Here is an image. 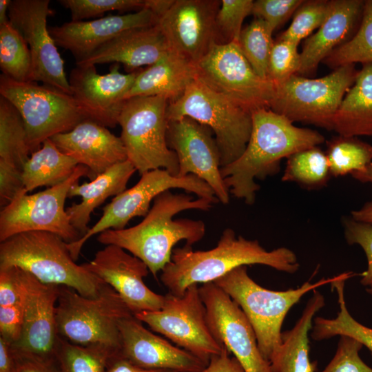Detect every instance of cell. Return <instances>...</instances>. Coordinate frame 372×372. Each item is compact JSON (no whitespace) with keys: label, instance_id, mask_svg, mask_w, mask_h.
<instances>
[{"label":"cell","instance_id":"d6a6232c","mask_svg":"<svg viewBox=\"0 0 372 372\" xmlns=\"http://www.w3.org/2000/svg\"><path fill=\"white\" fill-rule=\"evenodd\" d=\"M25 123L18 110L0 96V159L22 169L31 154Z\"/></svg>","mask_w":372,"mask_h":372},{"label":"cell","instance_id":"603a6c76","mask_svg":"<svg viewBox=\"0 0 372 372\" xmlns=\"http://www.w3.org/2000/svg\"><path fill=\"white\" fill-rule=\"evenodd\" d=\"M158 19L143 8L134 13L108 15L91 21H70L49 28L56 46L70 51L76 63L118 34L132 29L157 25Z\"/></svg>","mask_w":372,"mask_h":372},{"label":"cell","instance_id":"e0dca14e","mask_svg":"<svg viewBox=\"0 0 372 372\" xmlns=\"http://www.w3.org/2000/svg\"><path fill=\"white\" fill-rule=\"evenodd\" d=\"M49 0H12L8 9L10 23L19 32L30 50L32 80L72 95L64 61L47 28L53 13Z\"/></svg>","mask_w":372,"mask_h":372},{"label":"cell","instance_id":"6da1fadb","mask_svg":"<svg viewBox=\"0 0 372 372\" xmlns=\"http://www.w3.org/2000/svg\"><path fill=\"white\" fill-rule=\"evenodd\" d=\"M214 203L205 198L167 190L153 200L143 220L135 226L123 229H107L97 236L105 245L118 246L143 261L156 278L157 273L171 261L173 247L180 240L187 245L199 242L205 236V225L200 220L173 219L187 209L208 211Z\"/></svg>","mask_w":372,"mask_h":372},{"label":"cell","instance_id":"d6986e66","mask_svg":"<svg viewBox=\"0 0 372 372\" xmlns=\"http://www.w3.org/2000/svg\"><path fill=\"white\" fill-rule=\"evenodd\" d=\"M221 1L175 0L157 25L169 50L196 64L216 43V17Z\"/></svg>","mask_w":372,"mask_h":372},{"label":"cell","instance_id":"7dc6e473","mask_svg":"<svg viewBox=\"0 0 372 372\" xmlns=\"http://www.w3.org/2000/svg\"><path fill=\"white\" fill-rule=\"evenodd\" d=\"M25 189L22 169L0 159V205L3 208Z\"/></svg>","mask_w":372,"mask_h":372},{"label":"cell","instance_id":"277c9868","mask_svg":"<svg viewBox=\"0 0 372 372\" xmlns=\"http://www.w3.org/2000/svg\"><path fill=\"white\" fill-rule=\"evenodd\" d=\"M18 267L45 284L67 286L88 298L99 296L104 281L78 265L68 242L47 231L16 234L0 243V268Z\"/></svg>","mask_w":372,"mask_h":372},{"label":"cell","instance_id":"ee69618b","mask_svg":"<svg viewBox=\"0 0 372 372\" xmlns=\"http://www.w3.org/2000/svg\"><path fill=\"white\" fill-rule=\"evenodd\" d=\"M361 342L347 335H340L335 353L321 372H372L360 358Z\"/></svg>","mask_w":372,"mask_h":372},{"label":"cell","instance_id":"f5cc1de1","mask_svg":"<svg viewBox=\"0 0 372 372\" xmlns=\"http://www.w3.org/2000/svg\"><path fill=\"white\" fill-rule=\"evenodd\" d=\"M17 355L12 343L0 336V372H15Z\"/></svg>","mask_w":372,"mask_h":372},{"label":"cell","instance_id":"484cf974","mask_svg":"<svg viewBox=\"0 0 372 372\" xmlns=\"http://www.w3.org/2000/svg\"><path fill=\"white\" fill-rule=\"evenodd\" d=\"M170 51L158 25L125 31L95 50L76 65L122 63L129 73L149 66Z\"/></svg>","mask_w":372,"mask_h":372},{"label":"cell","instance_id":"5b68a950","mask_svg":"<svg viewBox=\"0 0 372 372\" xmlns=\"http://www.w3.org/2000/svg\"><path fill=\"white\" fill-rule=\"evenodd\" d=\"M338 277L322 278L313 283L306 281L296 289L273 291L257 284L243 265L213 282L239 305L255 332L262 355L269 362L281 344L282 323L291 308L307 292L331 284Z\"/></svg>","mask_w":372,"mask_h":372},{"label":"cell","instance_id":"680465c9","mask_svg":"<svg viewBox=\"0 0 372 372\" xmlns=\"http://www.w3.org/2000/svg\"><path fill=\"white\" fill-rule=\"evenodd\" d=\"M366 291L369 293V294H372V286L370 287H367L366 289Z\"/></svg>","mask_w":372,"mask_h":372},{"label":"cell","instance_id":"8d00e7d4","mask_svg":"<svg viewBox=\"0 0 372 372\" xmlns=\"http://www.w3.org/2000/svg\"><path fill=\"white\" fill-rule=\"evenodd\" d=\"M325 152L331 175L351 174L372 162V145L355 136L338 135L327 143Z\"/></svg>","mask_w":372,"mask_h":372},{"label":"cell","instance_id":"5bb4252c","mask_svg":"<svg viewBox=\"0 0 372 372\" xmlns=\"http://www.w3.org/2000/svg\"><path fill=\"white\" fill-rule=\"evenodd\" d=\"M134 316L206 364L225 348L210 331L197 284L190 285L182 296L171 293L165 295L161 309L143 311Z\"/></svg>","mask_w":372,"mask_h":372},{"label":"cell","instance_id":"c3c4849f","mask_svg":"<svg viewBox=\"0 0 372 372\" xmlns=\"http://www.w3.org/2000/svg\"><path fill=\"white\" fill-rule=\"evenodd\" d=\"M23 300L12 306L0 307V336L12 344L20 338L23 317Z\"/></svg>","mask_w":372,"mask_h":372},{"label":"cell","instance_id":"60d3db41","mask_svg":"<svg viewBox=\"0 0 372 372\" xmlns=\"http://www.w3.org/2000/svg\"><path fill=\"white\" fill-rule=\"evenodd\" d=\"M252 0H222L216 17V43H238L244 19L252 13Z\"/></svg>","mask_w":372,"mask_h":372},{"label":"cell","instance_id":"7bdbcfd3","mask_svg":"<svg viewBox=\"0 0 372 372\" xmlns=\"http://www.w3.org/2000/svg\"><path fill=\"white\" fill-rule=\"evenodd\" d=\"M298 46L287 41H274L269 60L268 79L275 85L297 74L300 65Z\"/></svg>","mask_w":372,"mask_h":372},{"label":"cell","instance_id":"83f0119b","mask_svg":"<svg viewBox=\"0 0 372 372\" xmlns=\"http://www.w3.org/2000/svg\"><path fill=\"white\" fill-rule=\"evenodd\" d=\"M136 171L131 162L126 160L112 166L90 183L77 182L71 187L68 197L81 196L82 200L65 209L71 224L81 237L90 229L88 224L94 210L109 197L125 191L129 179Z\"/></svg>","mask_w":372,"mask_h":372},{"label":"cell","instance_id":"8992f818","mask_svg":"<svg viewBox=\"0 0 372 372\" xmlns=\"http://www.w3.org/2000/svg\"><path fill=\"white\" fill-rule=\"evenodd\" d=\"M120 295L105 285L96 298L59 286L56 320L59 336L73 344L103 345L121 351L120 321L133 316Z\"/></svg>","mask_w":372,"mask_h":372},{"label":"cell","instance_id":"44dd1931","mask_svg":"<svg viewBox=\"0 0 372 372\" xmlns=\"http://www.w3.org/2000/svg\"><path fill=\"white\" fill-rule=\"evenodd\" d=\"M83 266L112 287L134 315L162 309L165 296L151 290L143 281L149 271L146 264L124 249L108 245Z\"/></svg>","mask_w":372,"mask_h":372},{"label":"cell","instance_id":"4316f807","mask_svg":"<svg viewBox=\"0 0 372 372\" xmlns=\"http://www.w3.org/2000/svg\"><path fill=\"white\" fill-rule=\"evenodd\" d=\"M195 79V64L170 50L154 64L139 70L125 100L158 96L171 103L180 98Z\"/></svg>","mask_w":372,"mask_h":372},{"label":"cell","instance_id":"6f0895ef","mask_svg":"<svg viewBox=\"0 0 372 372\" xmlns=\"http://www.w3.org/2000/svg\"><path fill=\"white\" fill-rule=\"evenodd\" d=\"M10 3L11 0H0V25L9 21L8 14Z\"/></svg>","mask_w":372,"mask_h":372},{"label":"cell","instance_id":"7402d4cb","mask_svg":"<svg viewBox=\"0 0 372 372\" xmlns=\"http://www.w3.org/2000/svg\"><path fill=\"white\" fill-rule=\"evenodd\" d=\"M119 330L120 354L141 367L200 372L207 365L186 350L173 345L146 329L134 315L122 319Z\"/></svg>","mask_w":372,"mask_h":372},{"label":"cell","instance_id":"1f68e13d","mask_svg":"<svg viewBox=\"0 0 372 372\" xmlns=\"http://www.w3.org/2000/svg\"><path fill=\"white\" fill-rule=\"evenodd\" d=\"M355 275L351 271L342 273L331 283L332 290L337 293L340 310L334 318H315L311 337L315 341H321L336 335L350 336L366 347L372 355V329L362 324L350 314L344 299L345 282Z\"/></svg>","mask_w":372,"mask_h":372},{"label":"cell","instance_id":"681fc988","mask_svg":"<svg viewBox=\"0 0 372 372\" xmlns=\"http://www.w3.org/2000/svg\"><path fill=\"white\" fill-rule=\"evenodd\" d=\"M200 372H245L236 358L226 348L213 356L206 367Z\"/></svg>","mask_w":372,"mask_h":372},{"label":"cell","instance_id":"e575fe53","mask_svg":"<svg viewBox=\"0 0 372 372\" xmlns=\"http://www.w3.org/2000/svg\"><path fill=\"white\" fill-rule=\"evenodd\" d=\"M120 351L103 346H82L59 338L56 362L60 372H105L109 360Z\"/></svg>","mask_w":372,"mask_h":372},{"label":"cell","instance_id":"d4e9b609","mask_svg":"<svg viewBox=\"0 0 372 372\" xmlns=\"http://www.w3.org/2000/svg\"><path fill=\"white\" fill-rule=\"evenodd\" d=\"M364 7L363 0H331L327 19L304 43L297 74L305 77L315 74L320 62L355 34L362 22Z\"/></svg>","mask_w":372,"mask_h":372},{"label":"cell","instance_id":"7a4b0ae2","mask_svg":"<svg viewBox=\"0 0 372 372\" xmlns=\"http://www.w3.org/2000/svg\"><path fill=\"white\" fill-rule=\"evenodd\" d=\"M251 118V135L244 152L237 160L220 168L230 194L248 205L255 202L256 193L260 189L256 178L264 180L276 175L283 158L318 146L325 141L318 132L297 127L269 108L252 112Z\"/></svg>","mask_w":372,"mask_h":372},{"label":"cell","instance_id":"f35d334b","mask_svg":"<svg viewBox=\"0 0 372 372\" xmlns=\"http://www.w3.org/2000/svg\"><path fill=\"white\" fill-rule=\"evenodd\" d=\"M273 32L264 21L256 18L244 28L238 44L255 72L268 79V66L271 51L274 43Z\"/></svg>","mask_w":372,"mask_h":372},{"label":"cell","instance_id":"74e56055","mask_svg":"<svg viewBox=\"0 0 372 372\" xmlns=\"http://www.w3.org/2000/svg\"><path fill=\"white\" fill-rule=\"evenodd\" d=\"M322 63L333 70L357 63H372V0L364 1L362 22L355 34L333 50Z\"/></svg>","mask_w":372,"mask_h":372},{"label":"cell","instance_id":"836d02e7","mask_svg":"<svg viewBox=\"0 0 372 372\" xmlns=\"http://www.w3.org/2000/svg\"><path fill=\"white\" fill-rule=\"evenodd\" d=\"M331 176L325 153L318 146H315L287 158L282 180L295 182L313 189L326 185Z\"/></svg>","mask_w":372,"mask_h":372},{"label":"cell","instance_id":"2e32d148","mask_svg":"<svg viewBox=\"0 0 372 372\" xmlns=\"http://www.w3.org/2000/svg\"><path fill=\"white\" fill-rule=\"evenodd\" d=\"M18 273L23 291V317L21 337L12 344L13 349L20 356L56 362L59 286L43 283L19 267Z\"/></svg>","mask_w":372,"mask_h":372},{"label":"cell","instance_id":"7c38bea8","mask_svg":"<svg viewBox=\"0 0 372 372\" xmlns=\"http://www.w3.org/2000/svg\"><path fill=\"white\" fill-rule=\"evenodd\" d=\"M88 169L79 164L65 181L32 194L25 189L0 212V242L18 234L28 231H47L61 237L65 242L78 240L81 234L71 224L65 209V202L71 187Z\"/></svg>","mask_w":372,"mask_h":372},{"label":"cell","instance_id":"9c48e42d","mask_svg":"<svg viewBox=\"0 0 372 372\" xmlns=\"http://www.w3.org/2000/svg\"><path fill=\"white\" fill-rule=\"evenodd\" d=\"M358 71L351 64L335 68L318 79L294 74L275 85L269 109L292 123L302 122L333 130L335 113L355 83Z\"/></svg>","mask_w":372,"mask_h":372},{"label":"cell","instance_id":"d590c367","mask_svg":"<svg viewBox=\"0 0 372 372\" xmlns=\"http://www.w3.org/2000/svg\"><path fill=\"white\" fill-rule=\"evenodd\" d=\"M0 68L2 74L18 81H33L30 50L19 32L8 21L0 25Z\"/></svg>","mask_w":372,"mask_h":372},{"label":"cell","instance_id":"ac0fdd59","mask_svg":"<svg viewBox=\"0 0 372 372\" xmlns=\"http://www.w3.org/2000/svg\"><path fill=\"white\" fill-rule=\"evenodd\" d=\"M213 133L209 127L185 117L168 121L167 143L176 154L178 176H198L208 184L218 201L226 205L230 192L220 172V156Z\"/></svg>","mask_w":372,"mask_h":372},{"label":"cell","instance_id":"9a60e30c","mask_svg":"<svg viewBox=\"0 0 372 372\" xmlns=\"http://www.w3.org/2000/svg\"><path fill=\"white\" fill-rule=\"evenodd\" d=\"M199 291L211 333L236 358L245 372H272L239 305L214 282L203 284Z\"/></svg>","mask_w":372,"mask_h":372},{"label":"cell","instance_id":"816d5d0a","mask_svg":"<svg viewBox=\"0 0 372 372\" xmlns=\"http://www.w3.org/2000/svg\"><path fill=\"white\" fill-rule=\"evenodd\" d=\"M105 372H177L169 369H146L137 366L124 358L120 352L110 358Z\"/></svg>","mask_w":372,"mask_h":372},{"label":"cell","instance_id":"4dcf8cb0","mask_svg":"<svg viewBox=\"0 0 372 372\" xmlns=\"http://www.w3.org/2000/svg\"><path fill=\"white\" fill-rule=\"evenodd\" d=\"M76 160L60 151L48 138L41 147L32 152L22 168L25 190L57 185L68 179L78 165Z\"/></svg>","mask_w":372,"mask_h":372},{"label":"cell","instance_id":"db71d44e","mask_svg":"<svg viewBox=\"0 0 372 372\" xmlns=\"http://www.w3.org/2000/svg\"><path fill=\"white\" fill-rule=\"evenodd\" d=\"M174 1L175 0H144V8L150 10L159 19L170 9Z\"/></svg>","mask_w":372,"mask_h":372},{"label":"cell","instance_id":"3957f363","mask_svg":"<svg viewBox=\"0 0 372 372\" xmlns=\"http://www.w3.org/2000/svg\"><path fill=\"white\" fill-rule=\"evenodd\" d=\"M251 265H266L288 273H296L300 267L290 249L281 247L267 251L257 240L236 236L232 229L227 228L211 249L194 251L187 245L174 249L160 279L169 293L182 296L193 284L213 282L238 267Z\"/></svg>","mask_w":372,"mask_h":372},{"label":"cell","instance_id":"8fae6325","mask_svg":"<svg viewBox=\"0 0 372 372\" xmlns=\"http://www.w3.org/2000/svg\"><path fill=\"white\" fill-rule=\"evenodd\" d=\"M195 67L196 79L241 108H270L275 85L255 72L238 43H214Z\"/></svg>","mask_w":372,"mask_h":372},{"label":"cell","instance_id":"11a10c76","mask_svg":"<svg viewBox=\"0 0 372 372\" xmlns=\"http://www.w3.org/2000/svg\"><path fill=\"white\" fill-rule=\"evenodd\" d=\"M353 220L372 225V200L368 201L363 206L351 213Z\"/></svg>","mask_w":372,"mask_h":372},{"label":"cell","instance_id":"ffe728a7","mask_svg":"<svg viewBox=\"0 0 372 372\" xmlns=\"http://www.w3.org/2000/svg\"><path fill=\"white\" fill-rule=\"evenodd\" d=\"M139 70L123 74L119 64L114 63L109 73L100 74L95 65H76L68 80L72 96L87 119L114 127Z\"/></svg>","mask_w":372,"mask_h":372},{"label":"cell","instance_id":"b9f144b4","mask_svg":"<svg viewBox=\"0 0 372 372\" xmlns=\"http://www.w3.org/2000/svg\"><path fill=\"white\" fill-rule=\"evenodd\" d=\"M71 12L72 21L101 17L109 11H138L145 7L144 0H59Z\"/></svg>","mask_w":372,"mask_h":372},{"label":"cell","instance_id":"f546056e","mask_svg":"<svg viewBox=\"0 0 372 372\" xmlns=\"http://www.w3.org/2000/svg\"><path fill=\"white\" fill-rule=\"evenodd\" d=\"M333 130L345 136H372V63L358 71L335 113Z\"/></svg>","mask_w":372,"mask_h":372},{"label":"cell","instance_id":"f6af8a7d","mask_svg":"<svg viewBox=\"0 0 372 372\" xmlns=\"http://www.w3.org/2000/svg\"><path fill=\"white\" fill-rule=\"evenodd\" d=\"M304 0H257L254 1L252 13L265 22L273 32L296 11Z\"/></svg>","mask_w":372,"mask_h":372},{"label":"cell","instance_id":"f1b7e54d","mask_svg":"<svg viewBox=\"0 0 372 372\" xmlns=\"http://www.w3.org/2000/svg\"><path fill=\"white\" fill-rule=\"evenodd\" d=\"M294 327L282 333V342L269 361L272 372H316V364L309 358V333L314 316L325 305L324 296L317 289Z\"/></svg>","mask_w":372,"mask_h":372},{"label":"cell","instance_id":"ba28073f","mask_svg":"<svg viewBox=\"0 0 372 372\" xmlns=\"http://www.w3.org/2000/svg\"><path fill=\"white\" fill-rule=\"evenodd\" d=\"M168 101L162 96H140L126 99L118 118L127 160L141 175L163 169L178 176L176 153L167 143Z\"/></svg>","mask_w":372,"mask_h":372},{"label":"cell","instance_id":"9f6ffc18","mask_svg":"<svg viewBox=\"0 0 372 372\" xmlns=\"http://www.w3.org/2000/svg\"><path fill=\"white\" fill-rule=\"evenodd\" d=\"M351 175L361 183H372V162L363 169L354 172Z\"/></svg>","mask_w":372,"mask_h":372},{"label":"cell","instance_id":"f907efd6","mask_svg":"<svg viewBox=\"0 0 372 372\" xmlns=\"http://www.w3.org/2000/svg\"><path fill=\"white\" fill-rule=\"evenodd\" d=\"M15 372H60L56 362H49L17 355Z\"/></svg>","mask_w":372,"mask_h":372},{"label":"cell","instance_id":"cb8c5ba5","mask_svg":"<svg viewBox=\"0 0 372 372\" xmlns=\"http://www.w3.org/2000/svg\"><path fill=\"white\" fill-rule=\"evenodd\" d=\"M50 139L60 151L88 169L87 177L91 180L115 164L127 160L121 136L89 119Z\"/></svg>","mask_w":372,"mask_h":372},{"label":"cell","instance_id":"52a82bcc","mask_svg":"<svg viewBox=\"0 0 372 372\" xmlns=\"http://www.w3.org/2000/svg\"><path fill=\"white\" fill-rule=\"evenodd\" d=\"M166 116L168 121L188 117L209 127L215 135L221 167L242 154L252 127L251 112L197 79L189 84L180 98L168 103Z\"/></svg>","mask_w":372,"mask_h":372},{"label":"cell","instance_id":"4fadbf2b","mask_svg":"<svg viewBox=\"0 0 372 372\" xmlns=\"http://www.w3.org/2000/svg\"><path fill=\"white\" fill-rule=\"evenodd\" d=\"M183 189L205 198L214 203L218 201L211 188L204 180L192 174L176 176L163 169L151 170L141 174L136 184L115 196L103 209L100 219L78 240L68 242L72 258L76 261L83 245L94 235L107 229H125L136 216L145 217L150 203L160 194L170 189Z\"/></svg>","mask_w":372,"mask_h":372},{"label":"cell","instance_id":"ab89813d","mask_svg":"<svg viewBox=\"0 0 372 372\" xmlns=\"http://www.w3.org/2000/svg\"><path fill=\"white\" fill-rule=\"evenodd\" d=\"M331 0L304 1L293 14L289 27L277 39L297 44L319 28L327 19Z\"/></svg>","mask_w":372,"mask_h":372},{"label":"cell","instance_id":"30bf717a","mask_svg":"<svg viewBox=\"0 0 372 372\" xmlns=\"http://www.w3.org/2000/svg\"><path fill=\"white\" fill-rule=\"evenodd\" d=\"M0 94L21 114L32 153L46 139L87 119L72 95L49 85L18 81L1 74Z\"/></svg>","mask_w":372,"mask_h":372},{"label":"cell","instance_id":"bcb514c9","mask_svg":"<svg viewBox=\"0 0 372 372\" xmlns=\"http://www.w3.org/2000/svg\"><path fill=\"white\" fill-rule=\"evenodd\" d=\"M344 238L349 245H358L364 250L367 259V269L360 274V283L372 286V225L353 220L343 219Z\"/></svg>","mask_w":372,"mask_h":372}]
</instances>
